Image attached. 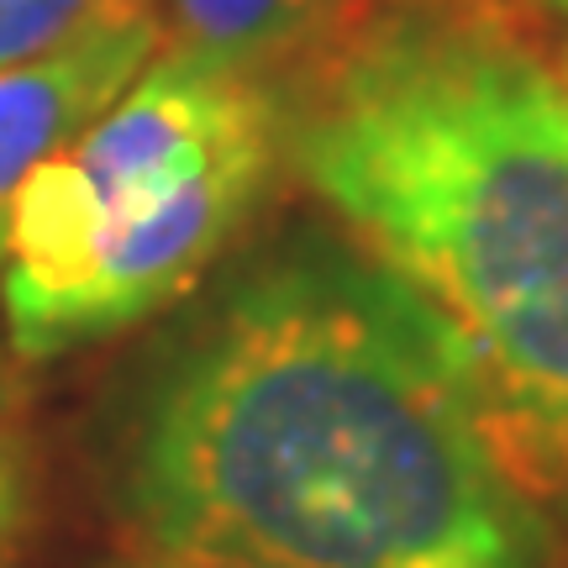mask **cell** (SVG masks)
I'll use <instances>...</instances> for the list:
<instances>
[{"instance_id": "cell-1", "label": "cell", "mask_w": 568, "mask_h": 568, "mask_svg": "<svg viewBox=\"0 0 568 568\" xmlns=\"http://www.w3.org/2000/svg\"><path fill=\"white\" fill-rule=\"evenodd\" d=\"M95 479L190 568H568L443 326L332 222L247 237L105 389Z\"/></svg>"}, {"instance_id": "cell-2", "label": "cell", "mask_w": 568, "mask_h": 568, "mask_svg": "<svg viewBox=\"0 0 568 568\" xmlns=\"http://www.w3.org/2000/svg\"><path fill=\"white\" fill-rule=\"evenodd\" d=\"M284 180L443 326L568 527V80L527 0H353L274 74Z\"/></svg>"}, {"instance_id": "cell-3", "label": "cell", "mask_w": 568, "mask_h": 568, "mask_svg": "<svg viewBox=\"0 0 568 568\" xmlns=\"http://www.w3.org/2000/svg\"><path fill=\"white\" fill-rule=\"evenodd\" d=\"M284 180L268 74L163 42L27 180L0 311L21 364L163 322L253 237Z\"/></svg>"}, {"instance_id": "cell-4", "label": "cell", "mask_w": 568, "mask_h": 568, "mask_svg": "<svg viewBox=\"0 0 568 568\" xmlns=\"http://www.w3.org/2000/svg\"><path fill=\"white\" fill-rule=\"evenodd\" d=\"M163 48L159 11H132L95 27L48 59L0 69V264L11 237V211L27 180L59 148L80 138L105 105L138 80L148 59Z\"/></svg>"}, {"instance_id": "cell-5", "label": "cell", "mask_w": 568, "mask_h": 568, "mask_svg": "<svg viewBox=\"0 0 568 568\" xmlns=\"http://www.w3.org/2000/svg\"><path fill=\"white\" fill-rule=\"evenodd\" d=\"M163 42L201 59L274 74L305 42H316L353 0H153Z\"/></svg>"}, {"instance_id": "cell-6", "label": "cell", "mask_w": 568, "mask_h": 568, "mask_svg": "<svg viewBox=\"0 0 568 568\" xmlns=\"http://www.w3.org/2000/svg\"><path fill=\"white\" fill-rule=\"evenodd\" d=\"M132 11H159V6L153 0H0V69L48 59Z\"/></svg>"}, {"instance_id": "cell-7", "label": "cell", "mask_w": 568, "mask_h": 568, "mask_svg": "<svg viewBox=\"0 0 568 568\" xmlns=\"http://www.w3.org/2000/svg\"><path fill=\"white\" fill-rule=\"evenodd\" d=\"M38 516V464L27 437L11 426H0V564L21 548V537L32 531Z\"/></svg>"}, {"instance_id": "cell-8", "label": "cell", "mask_w": 568, "mask_h": 568, "mask_svg": "<svg viewBox=\"0 0 568 568\" xmlns=\"http://www.w3.org/2000/svg\"><path fill=\"white\" fill-rule=\"evenodd\" d=\"M21 400H27V374H21L17 347H11V337H6V326H0V426H6L11 416H17Z\"/></svg>"}, {"instance_id": "cell-9", "label": "cell", "mask_w": 568, "mask_h": 568, "mask_svg": "<svg viewBox=\"0 0 568 568\" xmlns=\"http://www.w3.org/2000/svg\"><path fill=\"white\" fill-rule=\"evenodd\" d=\"M101 568H190V564H174V558H153V552H126V558H111Z\"/></svg>"}, {"instance_id": "cell-10", "label": "cell", "mask_w": 568, "mask_h": 568, "mask_svg": "<svg viewBox=\"0 0 568 568\" xmlns=\"http://www.w3.org/2000/svg\"><path fill=\"white\" fill-rule=\"evenodd\" d=\"M531 11H548V17H564L568 21V0H527Z\"/></svg>"}, {"instance_id": "cell-11", "label": "cell", "mask_w": 568, "mask_h": 568, "mask_svg": "<svg viewBox=\"0 0 568 568\" xmlns=\"http://www.w3.org/2000/svg\"><path fill=\"white\" fill-rule=\"evenodd\" d=\"M558 63H564V80H568V42H564V48H558Z\"/></svg>"}]
</instances>
